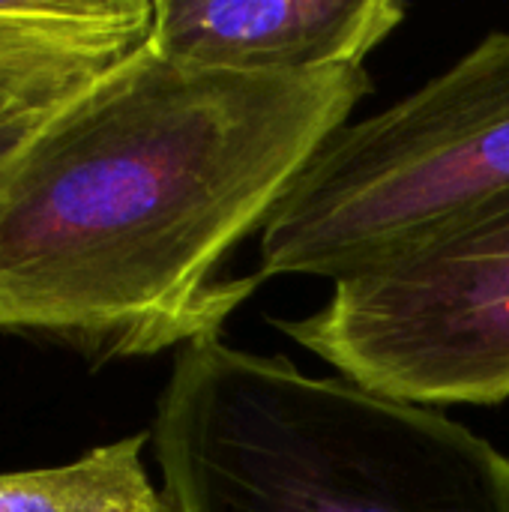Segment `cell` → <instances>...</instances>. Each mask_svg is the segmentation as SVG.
<instances>
[{"instance_id":"3957f363","label":"cell","mask_w":509,"mask_h":512,"mask_svg":"<svg viewBox=\"0 0 509 512\" xmlns=\"http://www.w3.org/2000/svg\"><path fill=\"white\" fill-rule=\"evenodd\" d=\"M509 192V33L315 153L258 234V276L369 273Z\"/></svg>"},{"instance_id":"8992f818","label":"cell","mask_w":509,"mask_h":512,"mask_svg":"<svg viewBox=\"0 0 509 512\" xmlns=\"http://www.w3.org/2000/svg\"><path fill=\"white\" fill-rule=\"evenodd\" d=\"M153 0L0 3V174L153 33Z\"/></svg>"},{"instance_id":"52a82bcc","label":"cell","mask_w":509,"mask_h":512,"mask_svg":"<svg viewBox=\"0 0 509 512\" xmlns=\"http://www.w3.org/2000/svg\"><path fill=\"white\" fill-rule=\"evenodd\" d=\"M150 435H129L57 468L0 474V512H168L144 465Z\"/></svg>"},{"instance_id":"277c9868","label":"cell","mask_w":509,"mask_h":512,"mask_svg":"<svg viewBox=\"0 0 509 512\" xmlns=\"http://www.w3.org/2000/svg\"><path fill=\"white\" fill-rule=\"evenodd\" d=\"M276 330L342 378L429 405L509 399V192Z\"/></svg>"},{"instance_id":"5b68a950","label":"cell","mask_w":509,"mask_h":512,"mask_svg":"<svg viewBox=\"0 0 509 512\" xmlns=\"http://www.w3.org/2000/svg\"><path fill=\"white\" fill-rule=\"evenodd\" d=\"M150 45L180 63L225 72L303 75L366 69L405 21L396 0H153Z\"/></svg>"},{"instance_id":"6da1fadb","label":"cell","mask_w":509,"mask_h":512,"mask_svg":"<svg viewBox=\"0 0 509 512\" xmlns=\"http://www.w3.org/2000/svg\"><path fill=\"white\" fill-rule=\"evenodd\" d=\"M366 69L225 72L150 42L0 174V333L93 366L222 336L228 276L363 96Z\"/></svg>"},{"instance_id":"7a4b0ae2","label":"cell","mask_w":509,"mask_h":512,"mask_svg":"<svg viewBox=\"0 0 509 512\" xmlns=\"http://www.w3.org/2000/svg\"><path fill=\"white\" fill-rule=\"evenodd\" d=\"M150 444L168 512H509L483 435L222 336L174 354Z\"/></svg>"}]
</instances>
